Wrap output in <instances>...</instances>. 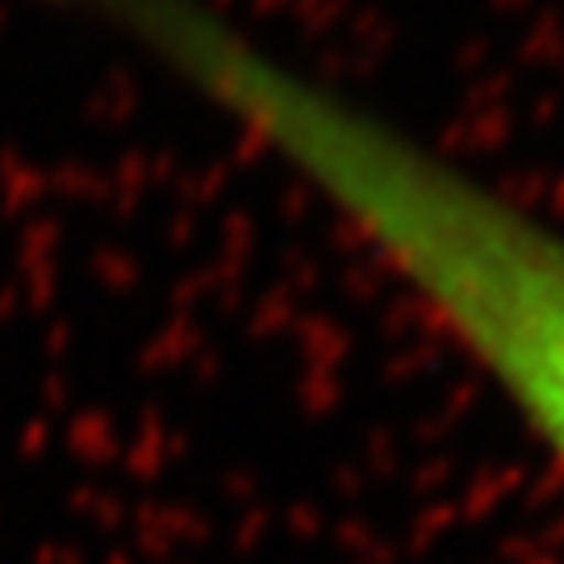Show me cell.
Instances as JSON below:
<instances>
[{"instance_id": "6da1fadb", "label": "cell", "mask_w": 564, "mask_h": 564, "mask_svg": "<svg viewBox=\"0 0 564 564\" xmlns=\"http://www.w3.org/2000/svg\"><path fill=\"white\" fill-rule=\"evenodd\" d=\"M163 55L351 226L564 468V230L272 59L197 0L147 21Z\"/></svg>"}]
</instances>
